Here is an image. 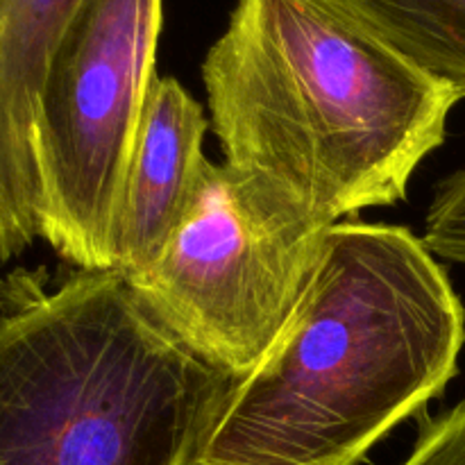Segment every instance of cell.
Listing matches in <instances>:
<instances>
[{
  "instance_id": "ba28073f",
  "label": "cell",
  "mask_w": 465,
  "mask_h": 465,
  "mask_svg": "<svg viewBox=\"0 0 465 465\" xmlns=\"http://www.w3.org/2000/svg\"><path fill=\"white\" fill-rule=\"evenodd\" d=\"M465 98V0H325Z\"/></svg>"
},
{
  "instance_id": "8fae6325",
  "label": "cell",
  "mask_w": 465,
  "mask_h": 465,
  "mask_svg": "<svg viewBox=\"0 0 465 465\" xmlns=\"http://www.w3.org/2000/svg\"><path fill=\"white\" fill-rule=\"evenodd\" d=\"M32 289H39L36 284H32V282H16L14 284L12 280H7V277L0 275V312H5V309L14 307L16 302H21L23 298H27V295L32 293Z\"/></svg>"
},
{
  "instance_id": "6da1fadb",
  "label": "cell",
  "mask_w": 465,
  "mask_h": 465,
  "mask_svg": "<svg viewBox=\"0 0 465 465\" xmlns=\"http://www.w3.org/2000/svg\"><path fill=\"white\" fill-rule=\"evenodd\" d=\"M465 309L411 230L334 223L262 361L191 465H359L457 375Z\"/></svg>"
},
{
  "instance_id": "3957f363",
  "label": "cell",
  "mask_w": 465,
  "mask_h": 465,
  "mask_svg": "<svg viewBox=\"0 0 465 465\" xmlns=\"http://www.w3.org/2000/svg\"><path fill=\"white\" fill-rule=\"evenodd\" d=\"M234 377L118 271L0 312V465H191Z\"/></svg>"
},
{
  "instance_id": "52a82bcc",
  "label": "cell",
  "mask_w": 465,
  "mask_h": 465,
  "mask_svg": "<svg viewBox=\"0 0 465 465\" xmlns=\"http://www.w3.org/2000/svg\"><path fill=\"white\" fill-rule=\"evenodd\" d=\"M82 0H0V266L41 239L35 118L48 66Z\"/></svg>"
},
{
  "instance_id": "9c48e42d",
  "label": "cell",
  "mask_w": 465,
  "mask_h": 465,
  "mask_svg": "<svg viewBox=\"0 0 465 465\" xmlns=\"http://www.w3.org/2000/svg\"><path fill=\"white\" fill-rule=\"evenodd\" d=\"M422 241L434 257L465 268V168L436 189Z\"/></svg>"
},
{
  "instance_id": "8992f818",
  "label": "cell",
  "mask_w": 465,
  "mask_h": 465,
  "mask_svg": "<svg viewBox=\"0 0 465 465\" xmlns=\"http://www.w3.org/2000/svg\"><path fill=\"white\" fill-rule=\"evenodd\" d=\"M207 125L203 107L180 82L153 77L114 225L116 271L125 277L157 257L193 204L209 163L203 153Z\"/></svg>"
},
{
  "instance_id": "277c9868",
  "label": "cell",
  "mask_w": 465,
  "mask_h": 465,
  "mask_svg": "<svg viewBox=\"0 0 465 465\" xmlns=\"http://www.w3.org/2000/svg\"><path fill=\"white\" fill-rule=\"evenodd\" d=\"M331 225L284 186L209 162L186 216L127 280L182 343L236 380L289 321Z\"/></svg>"
},
{
  "instance_id": "7a4b0ae2",
  "label": "cell",
  "mask_w": 465,
  "mask_h": 465,
  "mask_svg": "<svg viewBox=\"0 0 465 465\" xmlns=\"http://www.w3.org/2000/svg\"><path fill=\"white\" fill-rule=\"evenodd\" d=\"M203 82L225 163L330 223L400 203L461 100L325 0H236Z\"/></svg>"
},
{
  "instance_id": "30bf717a",
  "label": "cell",
  "mask_w": 465,
  "mask_h": 465,
  "mask_svg": "<svg viewBox=\"0 0 465 465\" xmlns=\"http://www.w3.org/2000/svg\"><path fill=\"white\" fill-rule=\"evenodd\" d=\"M402 465H465V400L422 427Z\"/></svg>"
},
{
  "instance_id": "5b68a950",
  "label": "cell",
  "mask_w": 465,
  "mask_h": 465,
  "mask_svg": "<svg viewBox=\"0 0 465 465\" xmlns=\"http://www.w3.org/2000/svg\"><path fill=\"white\" fill-rule=\"evenodd\" d=\"M162 0H82L35 118L41 239L80 271H116L123 177L162 32Z\"/></svg>"
}]
</instances>
